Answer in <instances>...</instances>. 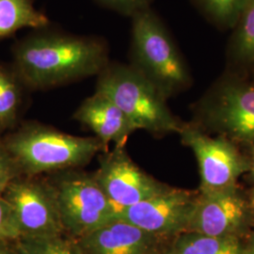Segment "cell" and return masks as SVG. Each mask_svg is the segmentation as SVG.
I'll return each mask as SVG.
<instances>
[{"mask_svg":"<svg viewBox=\"0 0 254 254\" xmlns=\"http://www.w3.org/2000/svg\"><path fill=\"white\" fill-rule=\"evenodd\" d=\"M49 25L48 17L37 9L35 0H0V40L22 28L40 29Z\"/></svg>","mask_w":254,"mask_h":254,"instance_id":"15","label":"cell"},{"mask_svg":"<svg viewBox=\"0 0 254 254\" xmlns=\"http://www.w3.org/2000/svg\"><path fill=\"white\" fill-rule=\"evenodd\" d=\"M92 174L118 211L170 189L134 163L127 154L126 146H115L113 150L102 153L99 168Z\"/></svg>","mask_w":254,"mask_h":254,"instance_id":"8","label":"cell"},{"mask_svg":"<svg viewBox=\"0 0 254 254\" xmlns=\"http://www.w3.org/2000/svg\"><path fill=\"white\" fill-rule=\"evenodd\" d=\"M73 119L88 127L109 149V144L126 146L136 129L118 106L103 93L95 91L73 113Z\"/></svg>","mask_w":254,"mask_h":254,"instance_id":"13","label":"cell"},{"mask_svg":"<svg viewBox=\"0 0 254 254\" xmlns=\"http://www.w3.org/2000/svg\"><path fill=\"white\" fill-rule=\"evenodd\" d=\"M103 8L132 18L136 13L152 8L154 0H93Z\"/></svg>","mask_w":254,"mask_h":254,"instance_id":"20","label":"cell"},{"mask_svg":"<svg viewBox=\"0 0 254 254\" xmlns=\"http://www.w3.org/2000/svg\"><path fill=\"white\" fill-rule=\"evenodd\" d=\"M250 170L252 171L254 177V154H253V159H252V164H250Z\"/></svg>","mask_w":254,"mask_h":254,"instance_id":"25","label":"cell"},{"mask_svg":"<svg viewBox=\"0 0 254 254\" xmlns=\"http://www.w3.org/2000/svg\"><path fill=\"white\" fill-rule=\"evenodd\" d=\"M49 181L54 188L65 236L77 240L117 218L118 209L93 174L68 170L54 173Z\"/></svg>","mask_w":254,"mask_h":254,"instance_id":"5","label":"cell"},{"mask_svg":"<svg viewBox=\"0 0 254 254\" xmlns=\"http://www.w3.org/2000/svg\"><path fill=\"white\" fill-rule=\"evenodd\" d=\"M249 220V208L236 188L201 192L196 197L187 232L210 236H236Z\"/></svg>","mask_w":254,"mask_h":254,"instance_id":"11","label":"cell"},{"mask_svg":"<svg viewBox=\"0 0 254 254\" xmlns=\"http://www.w3.org/2000/svg\"><path fill=\"white\" fill-rule=\"evenodd\" d=\"M173 254H246L236 236H210L185 232L176 236Z\"/></svg>","mask_w":254,"mask_h":254,"instance_id":"16","label":"cell"},{"mask_svg":"<svg viewBox=\"0 0 254 254\" xmlns=\"http://www.w3.org/2000/svg\"><path fill=\"white\" fill-rule=\"evenodd\" d=\"M18 239L12 212L9 204L0 198V241H14Z\"/></svg>","mask_w":254,"mask_h":254,"instance_id":"22","label":"cell"},{"mask_svg":"<svg viewBox=\"0 0 254 254\" xmlns=\"http://www.w3.org/2000/svg\"><path fill=\"white\" fill-rule=\"evenodd\" d=\"M129 65L151 82L166 99L188 89V64L162 19L152 8L131 18Z\"/></svg>","mask_w":254,"mask_h":254,"instance_id":"3","label":"cell"},{"mask_svg":"<svg viewBox=\"0 0 254 254\" xmlns=\"http://www.w3.org/2000/svg\"><path fill=\"white\" fill-rule=\"evenodd\" d=\"M226 60L230 72L254 77V0H247L228 40Z\"/></svg>","mask_w":254,"mask_h":254,"instance_id":"14","label":"cell"},{"mask_svg":"<svg viewBox=\"0 0 254 254\" xmlns=\"http://www.w3.org/2000/svg\"><path fill=\"white\" fill-rule=\"evenodd\" d=\"M4 144L25 176L74 170L109 150L96 136H73L37 122L23 125Z\"/></svg>","mask_w":254,"mask_h":254,"instance_id":"2","label":"cell"},{"mask_svg":"<svg viewBox=\"0 0 254 254\" xmlns=\"http://www.w3.org/2000/svg\"><path fill=\"white\" fill-rule=\"evenodd\" d=\"M109 53L102 37L46 27L14 44L11 67L26 89L44 91L97 76L110 62Z\"/></svg>","mask_w":254,"mask_h":254,"instance_id":"1","label":"cell"},{"mask_svg":"<svg viewBox=\"0 0 254 254\" xmlns=\"http://www.w3.org/2000/svg\"><path fill=\"white\" fill-rule=\"evenodd\" d=\"M17 254H86L76 240L65 236L19 238L13 241Z\"/></svg>","mask_w":254,"mask_h":254,"instance_id":"19","label":"cell"},{"mask_svg":"<svg viewBox=\"0 0 254 254\" xmlns=\"http://www.w3.org/2000/svg\"><path fill=\"white\" fill-rule=\"evenodd\" d=\"M95 91L113 101L136 130L167 134L183 128L163 94L129 64L110 61L97 75Z\"/></svg>","mask_w":254,"mask_h":254,"instance_id":"4","label":"cell"},{"mask_svg":"<svg viewBox=\"0 0 254 254\" xmlns=\"http://www.w3.org/2000/svg\"><path fill=\"white\" fill-rule=\"evenodd\" d=\"M197 112L224 135L254 143V77L227 71L197 105Z\"/></svg>","mask_w":254,"mask_h":254,"instance_id":"6","label":"cell"},{"mask_svg":"<svg viewBox=\"0 0 254 254\" xmlns=\"http://www.w3.org/2000/svg\"><path fill=\"white\" fill-rule=\"evenodd\" d=\"M252 204H253V206L254 207V190L253 192V195H252Z\"/></svg>","mask_w":254,"mask_h":254,"instance_id":"27","label":"cell"},{"mask_svg":"<svg viewBox=\"0 0 254 254\" xmlns=\"http://www.w3.org/2000/svg\"><path fill=\"white\" fill-rule=\"evenodd\" d=\"M158 254H173V251L170 249L168 251H162L161 253H159Z\"/></svg>","mask_w":254,"mask_h":254,"instance_id":"26","label":"cell"},{"mask_svg":"<svg viewBox=\"0 0 254 254\" xmlns=\"http://www.w3.org/2000/svg\"><path fill=\"white\" fill-rule=\"evenodd\" d=\"M247 0H190L193 7L209 24L219 30H232Z\"/></svg>","mask_w":254,"mask_h":254,"instance_id":"18","label":"cell"},{"mask_svg":"<svg viewBox=\"0 0 254 254\" xmlns=\"http://www.w3.org/2000/svg\"><path fill=\"white\" fill-rule=\"evenodd\" d=\"M164 239L117 217L76 242L86 254H158Z\"/></svg>","mask_w":254,"mask_h":254,"instance_id":"12","label":"cell"},{"mask_svg":"<svg viewBox=\"0 0 254 254\" xmlns=\"http://www.w3.org/2000/svg\"><path fill=\"white\" fill-rule=\"evenodd\" d=\"M196 197L170 188L148 200L119 210V218L149 234L168 238L187 232Z\"/></svg>","mask_w":254,"mask_h":254,"instance_id":"10","label":"cell"},{"mask_svg":"<svg viewBox=\"0 0 254 254\" xmlns=\"http://www.w3.org/2000/svg\"><path fill=\"white\" fill-rule=\"evenodd\" d=\"M23 88L26 87L12 67L0 64V127H12L16 123Z\"/></svg>","mask_w":254,"mask_h":254,"instance_id":"17","label":"cell"},{"mask_svg":"<svg viewBox=\"0 0 254 254\" xmlns=\"http://www.w3.org/2000/svg\"><path fill=\"white\" fill-rule=\"evenodd\" d=\"M0 254H17L13 241H0Z\"/></svg>","mask_w":254,"mask_h":254,"instance_id":"23","label":"cell"},{"mask_svg":"<svg viewBox=\"0 0 254 254\" xmlns=\"http://www.w3.org/2000/svg\"><path fill=\"white\" fill-rule=\"evenodd\" d=\"M22 174L9 154L4 141L0 140V198L9 184Z\"/></svg>","mask_w":254,"mask_h":254,"instance_id":"21","label":"cell"},{"mask_svg":"<svg viewBox=\"0 0 254 254\" xmlns=\"http://www.w3.org/2000/svg\"><path fill=\"white\" fill-rule=\"evenodd\" d=\"M12 212L19 238L64 236L54 188L42 176L21 175L2 197Z\"/></svg>","mask_w":254,"mask_h":254,"instance_id":"7","label":"cell"},{"mask_svg":"<svg viewBox=\"0 0 254 254\" xmlns=\"http://www.w3.org/2000/svg\"><path fill=\"white\" fill-rule=\"evenodd\" d=\"M180 134L184 143L196 155L201 192L235 189L238 178L250 170V164L226 139L212 138L195 127L185 126Z\"/></svg>","mask_w":254,"mask_h":254,"instance_id":"9","label":"cell"},{"mask_svg":"<svg viewBox=\"0 0 254 254\" xmlns=\"http://www.w3.org/2000/svg\"><path fill=\"white\" fill-rule=\"evenodd\" d=\"M245 254H254V235L253 236V238H252V240H251L250 245L245 248Z\"/></svg>","mask_w":254,"mask_h":254,"instance_id":"24","label":"cell"}]
</instances>
